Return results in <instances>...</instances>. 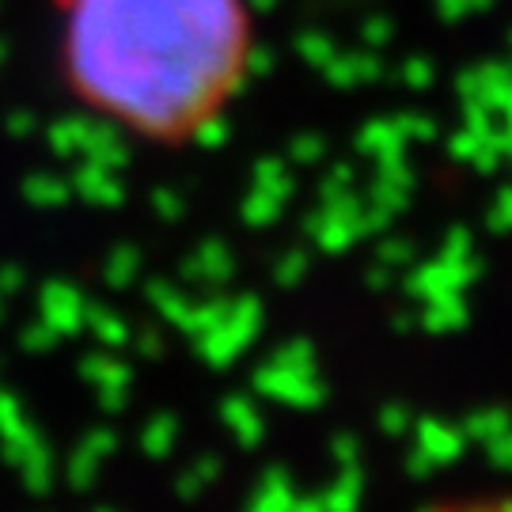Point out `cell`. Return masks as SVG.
<instances>
[{
	"label": "cell",
	"instance_id": "obj_1",
	"mask_svg": "<svg viewBox=\"0 0 512 512\" xmlns=\"http://www.w3.org/2000/svg\"><path fill=\"white\" fill-rule=\"evenodd\" d=\"M251 54L247 0H61L69 92L152 145H186L213 126Z\"/></svg>",
	"mask_w": 512,
	"mask_h": 512
},
{
	"label": "cell",
	"instance_id": "obj_2",
	"mask_svg": "<svg viewBox=\"0 0 512 512\" xmlns=\"http://www.w3.org/2000/svg\"><path fill=\"white\" fill-rule=\"evenodd\" d=\"M452 512H512V497H497V501H478V505H467V509H452Z\"/></svg>",
	"mask_w": 512,
	"mask_h": 512
}]
</instances>
